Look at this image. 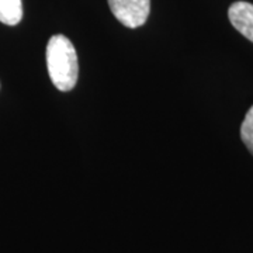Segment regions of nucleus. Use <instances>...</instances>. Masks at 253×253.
<instances>
[{
    "mask_svg": "<svg viewBox=\"0 0 253 253\" xmlns=\"http://www.w3.org/2000/svg\"><path fill=\"white\" fill-rule=\"evenodd\" d=\"M46 66L51 82L61 91L72 90L79 76L76 49L68 37L52 36L46 45Z\"/></svg>",
    "mask_w": 253,
    "mask_h": 253,
    "instance_id": "nucleus-1",
    "label": "nucleus"
},
{
    "mask_svg": "<svg viewBox=\"0 0 253 253\" xmlns=\"http://www.w3.org/2000/svg\"><path fill=\"white\" fill-rule=\"evenodd\" d=\"M111 13L128 28L144 26L149 17L151 0H109Z\"/></svg>",
    "mask_w": 253,
    "mask_h": 253,
    "instance_id": "nucleus-2",
    "label": "nucleus"
},
{
    "mask_svg": "<svg viewBox=\"0 0 253 253\" xmlns=\"http://www.w3.org/2000/svg\"><path fill=\"white\" fill-rule=\"evenodd\" d=\"M228 17L234 27L253 42V4L248 1H235L228 10Z\"/></svg>",
    "mask_w": 253,
    "mask_h": 253,
    "instance_id": "nucleus-3",
    "label": "nucleus"
},
{
    "mask_svg": "<svg viewBox=\"0 0 253 253\" xmlns=\"http://www.w3.org/2000/svg\"><path fill=\"white\" fill-rule=\"evenodd\" d=\"M23 18L21 0H0V21L7 26H17Z\"/></svg>",
    "mask_w": 253,
    "mask_h": 253,
    "instance_id": "nucleus-4",
    "label": "nucleus"
},
{
    "mask_svg": "<svg viewBox=\"0 0 253 253\" xmlns=\"http://www.w3.org/2000/svg\"><path fill=\"white\" fill-rule=\"evenodd\" d=\"M241 138L249 152L253 155V106L246 113L244 123L241 126Z\"/></svg>",
    "mask_w": 253,
    "mask_h": 253,
    "instance_id": "nucleus-5",
    "label": "nucleus"
}]
</instances>
